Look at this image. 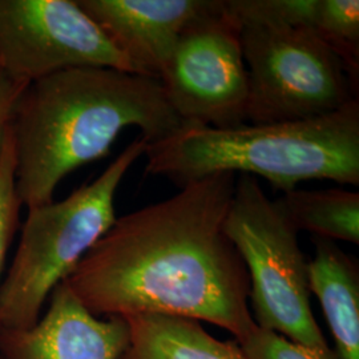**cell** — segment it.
<instances>
[{"label": "cell", "instance_id": "1", "mask_svg": "<svg viewBox=\"0 0 359 359\" xmlns=\"http://www.w3.org/2000/svg\"><path fill=\"white\" fill-rule=\"evenodd\" d=\"M236 180L233 173L196 180L116 218L65 283L100 318L177 316L240 341L256 322L249 273L225 231Z\"/></svg>", "mask_w": 359, "mask_h": 359}, {"label": "cell", "instance_id": "2", "mask_svg": "<svg viewBox=\"0 0 359 359\" xmlns=\"http://www.w3.org/2000/svg\"><path fill=\"white\" fill-rule=\"evenodd\" d=\"M180 126L158 79L104 67L39 79L11 123L18 196L27 209L48 204L62 180L105 157L124 129H140L152 144Z\"/></svg>", "mask_w": 359, "mask_h": 359}, {"label": "cell", "instance_id": "3", "mask_svg": "<svg viewBox=\"0 0 359 359\" xmlns=\"http://www.w3.org/2000/svg\"><path fill=\"white\" fill-rule=\"evenodd\" d=\"M145 172L180 187L217 173L259 176L290 192L302 181L359 185V100L306 120L218 129L181 123L147 145Z\"/></svg>", "mask_w": 359, "mask_h": 359}, {"label": "cell", "instance_id": "4", "mask_svg": "<svg viewBox=\"0 0 359 359\" xmlns=\"http://www.w3.org/2000/svg\"><path fill=\"white\" fill-rule=\"evenodd\" d=\"M147 145L136 139L97 179L65 200L28 208L13 264L0 283V329H27L39 321L55 287L115 222L117 189Z\"/></svg>", "mask_w": 359, "mask_h": 359}, {"label": "cell", "instance_id": "5", "mask_svg": "<svg viewBox=\"0 0 359 359\" xmlns=\"http://www.w3.org/2000/svg\"><path fill=\"white\" fill-rule=\"evenodd\" d=\"M225 231L249 273L257 326L325 357L335 355L311 310L308 259L298 243L299 231L256 177L237 176Z\"/></svg>", "mask_w": 359, "mask_h": 359}, {"label": "cell", "instance_id": "6", "mask_svg": "<svg viewBox=\"0 0 359 359\" xmlns=\"http://www.w3.org/2000/svg\"><path fill=\"white\" fill-rule=\"evenodd\" d=\"M240 31L249 124L306 120L358 100V81L313 31L283 25H244Z\"/></svg>", "mask_w": 359, "mask_h": 359}, {"label": "cell", "instance_id": "7", "mask_svg": "<svg viewBox=\"0 0 359 359\" xmlns=\"http://www.w3.org/2000/svg\"><path fill=\"white\" fill-rule=\"evenodd\" d=\"M160 81L181 123L218 129L248 123L249 77L241 31L225 0L182 34Z\"/></svg>", "mask_w": 359, "mask_h": 359}, {"label": "cell", "instance_id": "8", "mask_svg": "<svg viewBox=\"0 0 359 359\" xmlns=\"http://www.w3.org/2000/svg\"><path fill=\"white\" fill-rule=\"evenodd\" d=\"M80 67L135 74L77 0H0L1 71L29 84Z\"/></svg>", "mask_w": 359, "mask_h": 359}, {"label": "cell", "instance_id": "9", "mask_svg": "<svg viewBox=\"0 0 359 359\" xmlns=\"http://www.w3.org/2000/svg\"><path fill=\"white\" fill-rule=\"evenodd\" d=\"M224 0H77L132 65L158 79L182 34L221 8Z\"/></svg>", "mask_w": 359, "mask_h": 359}, {"label": "cell", "instance_id": "10", "mask_svg": "<svg viewBox=\"0 0 359 359\" xmlns=\"http://www.w3.org/2000/svg\"><path fill=\"white\" fill-rule=\"evenodd\" d=\"M128 341L124 318L93 316L62 283L34 326L0 329V359H118Z\"/></svg>", "mask_w": 359, "mask_h": 359}, {"label": "cell", "instance_id": "11", "mask_svg": "<svg viewBox=\"0 0 359 359\" xmlns=\"http://www.w3.org/2000/svg\"><path fill=\"white\" fill-rule=\"evenodd\" d=\"M309 290L321 304L337 359H359V269L355 258L330 240L314 237Z\"/></svg>", "mask_w": 359, "mask_h": 359}, {"label": "cell", "instance_id": "12", "mask_svg": "<svg viewBox=\"0 0 359 359\" xmlns=\"http://www.w3.org/2000/svg\"><path fill=\"white\" fill-rule=\"evenodd\" d=\"M124 320L128 346L118 359H248L236 341H219L197 320L163 314Z\"/></svg>", "mask_w": 359, "mask_h": 359}, {"label": "cell", "instance_id": "13", "mask_svg": "<svg viewBox=\"0 0 359 359\" xmlns=\"http://www.w3.org/2000/svg\"><path fill=\"white\" fill-rule=\"evenodd\" d=\"M297 231L330 241L359 244V193L344 188H295L277 198Z\"/></svg>", "mask_w": 359, "mask_h": 359}, {"label": "cell", "instance_id": "14", "mask_svg": "<svg viewBox=\"0 0 359 359\" xmlns=\"http://www.w3.org/2000/svg\"><path fill=\"white\" fill-rule=\"evenodd\" d=\"M311 31L342 59L350 75L358 81V0H317Z\"/></svg>", "mask_w": 359, "mask_h": 359}, {"label": "cell", "instance_id": "15", "mask_svg": "<svg viewBox=\"0 0 359 359\" xmlns=\"http://www.w3.org/2000/svg\"><path fill=\"white\" fill-rule=\"evenodd\" d=\"M15 149L13 135L10 132L4 152L0 160V283L10 246L19 226L20 208L23 206L18 192L15 180Z\"/></svg>", "mask_w": 359, "mask_h": 359}, {"label": "cell", "instance_id": "16", "mask_svg": "<svg viewBox=\"0 0 359 359\" xmlns=\"http://www.w3.org/2000/svg\"><path fill=\"white\" fill-rule=\"evenodd\" d=\"M236 342L248 359H337V355L325 357L281 334L257 325Z\"/></svg>", "mask_w": 359, "mask_h": 359}, {"label": "cell", "instance_id": "17", "mask_svg": "<svg viewBox=\"0 0 359 359\" xmlns=\"http://www.w3.org/2000/svg\"><path fill=\"white\" fill-rule=\"evenodd\" d=\"M28 83L16 80L0 69V160L11 132L13 112Z\"/></svg>", "mask_w": 359, "mask_h": 359}]
</instances>
